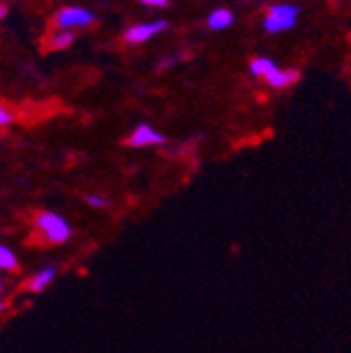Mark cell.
<instances>
[{
	"instance_id": "7a4b0ae2",
	"label": "cell",
	"mask_w": 351,
	"mask_h": 353,
	"mask_svg": "<svg viewBox=\"0 0 351 353\" xmlns=\"http://www.w3.org/2000/svg\"><path fill=\"white\" fill-rule=\"evenodd\" d=\"M250 74L254 78L265 80L274 88H286L299 80L297 70H280L276 61H272L270 57H254L250 61Z\"/></svg>"
},
{
	"instance_id": "52a82bcc",
	"label": "cell",
	"mask_w": 351,
	"mask_h": 353,
	"mask_svg": "<svg viewBox=\"0 0 351 353\" xmlns=\"http://www.w3.org/2000/svg\"><path fill=\"white\" fill-rule=\"evenodd\" d=\"M57 278V265H47V268H42L40 272H36L30 280H28V290L30 292H45L53 280Z\"/></svg>"
},
{
	"instance_id": "9c48e42d",
	"label": "cell",
	"mask_w": 351,
	"mask_h": 353,
	"mask_svg": "<svg viewBox=\"0 0 351 353\" xmlns=\"http://www.w3.org/2000/svg\"><path fill=\"white\" fill-rule=\"evenodd\" d=\"M17 268H19L17 254L9 246L0 244V272H15Z\"/></svg>"
},
{
	"instance_id": "ba28073f",
	"label": "cell",
	"mask_w": 351,
	"mask_h": 353,
	"mask_svg": "<svg viewBox=\"0 0 351 353\" xmlns=\"http://www.w3.org/2000/svg\"><path fill=\"white\" fill-rule=\"evenodd\" d=\"M234 23V13L230 9H214L208 19H206V26L214 32H221V30H228L230 26Z\"/></svg>"
},
{
	"instance_id": "30bf717a",
	"label": "cell",
	"mask_w": 351,
	"mask_h": 353,
	"mask_svg": "<svg viewBox=\"0 0 351 353\" xmlns=\"http://www.w3.org/2000/svg\"><path fill=\"white\" fill-rule=\"evenodd\" d=\"M74 42V34L70 30H57L53 32L51 36V49L55 51H63V49H70Z\"/></svg>"
},
{
	"instance_id": "3957f363",
	"label": "cell",
	"mask_w": 351,
	"mask_h": 353,
	"mask_svg": "<svg viewBox=\"0 0 351 353\" xmlns=\"http://www.w3.org/2000/svg\"><path fill=\"white\" fill-rule=\"evenodd\" d=\"M297 15H299V7H294V5H272L268 9L263 28H265V32H270V34L286 32L297 23Z\"/></svg>"
},
{
	"instance_id": "2e32d148",
	"label": "cell",
	"mask_w": 351,
	"mask_h": 353,
	"mask_svg": "<svg viewBox=\"0 0 351 353\" xmlns=\"http://www.w3.org/2000/svg\"><path fill=\"white\" fill-rule=\"evenodd\" d=\"M5 290H7V284L0 280V294H5Z\"/></svg>"
},
{
	"instance_id": "8992f818",
	"label": "cell",
	"mask_w": 351,
	"mask_h": 353,
	"mask_svg": "<svg viewBox=\"0 0 351 353\" xmlns=\"http://www.w3.org/2000/svg\"><path fill=\"white\" fill-rule=\"evenodd\" d=\"M168 28V21L164 19H156V21H146V23H135V26H130L126 32H124V40L128 44H143L148 42L150 38L166 32Z\"/></svg>"
},
{
	"instance_id": "7c38bea8",
	"label": "cell",
	"mask_w": 351,
	"mask_h": 353,
	"mask_svg": "<svg viewBox=\"0 0 351 353\" xmlns=\"http://www.w3.org/2000/svg\"><path fill=\"white\" fill-rule=\"evenodd\" d=\"M15 118H17V114L7 105V103H3L0 101V128H7V126H11L13 122H15Z\"/></svg>"
},
{
	"instance_id": "5bb4252c",
	"label": "cell",
	"mask_w": 351,
	"mask_h": 353,
	"mask_svg": "<svg viewBox=\"0 0 351 353\" xmlns=\"http://www.w3.org/2000/svg\"><path fill=\"white\" fill-rule=\"evenodd\" d=\"M7 309H9V303H7L5 299H0V316H3V314L7 312Z\"/></svg>"
},
{
	"instance_id": "4fadbf2b",
	"label": "cell",
	"mask_w": 351,
	"mask_h": 353,
	"mask_svg": "<svg viewBox=\"0 0 351 353\" xmlns=\"http://www.w3.org/2000/svg\"><path fill=\"white\" fill-rule=\"evenodd\" d=\"M141 5L146 7H154V9H162V7H168V0H139Z\"/></svg>"
},
{
	"instance_id": "8fae6325",
	"label": "cell",
	"mask_w": 351,
	"mask_h": 353,
	"mask_svg": "<svg viewBox=\"0 0 351 353\" xmlns=\"http://www.w3.org/2000/svg\"><path fill=\"white\" fill-rule=\"evenodd\" d=\"M84 204L86 206H91V208H95V210H103V208H110V198H106V196H101V194H86L84 196Z\"/></svg>"
},
{
	"instance_id": "5b68a950",
	"label": "cell",
	"mask_w": 351,
	"mask_h": 353,
	"mask_svg": "<svg viewBox=\"0 0 351 353\" xmlns=\"http://www.w3.org/2000/svg\"><path fill=\"white\" fill-rule=\"evenodd\" d=\"M126 143L133 148V150H143V148H158L166 143V137L158 128H154L152 124H137L133 128V132L128 135Z\"/></svg>"
},
{
	"instance_id": "9a60e30c",
	"label": "cell",
	"mask_w": 351,
	"mask_h": 353,
	"mask_svg": "<svg viewBox=\"0 0 351 353\" xmlns=\"http://www.w3.org/2000/svg\"><path fill=\"white\" fill-rule=\"evenodd\" d=\"M7 15V7L5 5H0V19H3Z\"/></svg>"
},
{
	"instance_id": "277c9868",
	"label": "cell",
	"mask_w": 351,
	"mask_h": 353,
	"mask_svg": "<svg viewBox=\"0 0 351 353\" xmlns=\"http://www.w3.org/2000/svg\"><path fill=\"white\" fill-rule=\"evenodd\" d=\"M95 21L93 11L84 9V7H63L55 15V23L59 30H74V28H86Z\"/></svg>"
},
{
	"instance_id": "6da1fadb",
	"label": "cell",
	"mask_w": 351,
	"mask_h": 353,
	"mask_svg": "<svg viewBox=\"0 0 351 353\" xmlns=\"http://www.w3.org/2000/svg\"><path fill=\"white\" fill-rule=\"evenodd\" d=\"M34 228L38 236L49 244H66L72 240L74 230L59 212L42 210L34 216Z\"/></svg>"
}]
</instances>
